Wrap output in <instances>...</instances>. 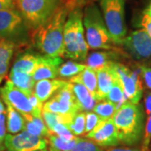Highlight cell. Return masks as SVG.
<instances>
[{"label": "cell", "instance_id": "obj_24", "mask_svg": "<svg viewBox=\"0 0 151 151\" xmlns=\"http://www.w3.org/2000/svg\"><path fill=\"white\" fill-rule=\"evenodd\" d=\"M112 55H113L112 52L109 53L106 51L93 52L91 55H87L86 59V65L87 67L97 71V70H100L103 67L107 66L111 61H113L112 60L113 58Z\"/></svg>", "mask_w": 151, "mask_h": 151}, {"label": "cell", "instance_id": "obj_33", "mask_svg": "<svg viewBox=\"0 0 151 151\" xmlns=\"http://www.w3.org/2000/svg\"><path fill=\"white\" fill-rule=\"evenodd\" d=\"M151 142V114L148 116V119L145 124V132L142 139V145H141V150L150 151V145Z\"/></svg>", "mask_w": 151, "mask_h": 151}, {"label": "cell", "instance_id": "obj_43", "mask_svg": "<svg viewBox=\"0 0 151 151\" xmlns=\"http://www.w3.org/2000/svg\"><path fill=\"white\" fill-rule=\"evenodd\" d=\"M48 151H60L58 150H56V149H55V148H53V147H50V149L48 150Z\"/></svg>", "mask_w": 151, "mask_h": 151}, {"label": "cell", "instance_id": "obj_20", "mask_svg": "<svg viewBox=\"0 0 151 151\" xmlns=\"http://www.w3.org/2000/svg\"><path fill=\"white\" fill-rule=\"evenodd\" d=\"M70 83H80L92 93L94 97H96L97 91V80L96 71L86 66V69L80 72L78 75L75 76L69 79Z\"/></svg>", "mask_w": 151, "mask_h": 151}, {"label": "cell", "instance_id": "obj_47", "mask_svg": "<svg viewBox=\"0 0 151 151\" xmlns=\"http://www.w3.org/2000/svg\"><path fill=\"white\" fill-rule=\"evenodd\" d=\"M150 145H151V142H150Z\"/></svg>", "mask_w": 151, "mask_h": 151}, {"label": "cell", "instance_id": "obj_3", "mask_svg": "<svg viewBox=\"0 0 151 151\" xmlns=\"http://www.w3.org/2000/svg\"><path fill=\"white\" fill-rule=\"evenodd\" d=\"M64 56L84 61L88 55V45L83 27V13L79 7L69 11L64 28Z\"/></svg>", "mask_w": 151, "mask_h": 151}, {"label": "cell", "instance_id": "obj_36", "mask_svg": "<svg viewBox=\"0 0 151 151\" xmlns=\"http://www.w3.org/2000/svg\"><path fill=\"white\" fill-rule=\"evenodd\" d=\"M140 75L147 88L151 90V67L146 65H139Z\"/></svg>", "mask_w": 151, "mask_h": 151}, {"label": "cell", "instance_id": "obj_31", "mask_svg": "<svg viewBox=\"0 0 151 151\" xmlns=\"http://www.w3.org/2000/svg\"><path fill=\"white\" fill-rule=\"evenodd\" d=\"M70 151H105L102 147L97 145L88 139L78 138L77 143Z\"/></svg>", "mask_w": 151, "mask_h": 151}, {"label": "cell", "instance_id": "obj_40", "mask_svg": "<svg viewBox=\"0 0 151 151\" xmlns=\"http://www.w3.org/2000/svg\"><path fill=\"white\" fill-rule=\"evenodd\" d=\"M15 4L10 0H0V10L15 9Z\"/></svg>", "mask_w": 151, "mask_h": 151}, {"label": "cell", "instance_id": "obj_2", "mask_svg": "<svg viewBox=\"0 0 151 151\" xmlns=\"http://www.w3.org/2000/svg\"><path fill=\"white\" fill-rule=\"evenodd\" d=\"M144 119L145 114L140 104H134L127 101L116 110L112 119L120 144L134 146L142 140Z\"/></svg>", "mask_w": 151, "mask_h": 151}, {"label": "cell", "instance_id": "obj_7", "mask_svg": "<svg viewBox=\"0 0 151 151\" xmlns=\"http://www.w3.org/2000/svg\"><path fill=\"white\" fill-rule=\"evenodd\" d=\"M30 29L17 9L0 10V39L24 45L30 39Z\"/></svg>", "mask_w": 151, "mask_h": 151}, {"label": "cell", "instance_id": "obj_46", "mask_svg": "<svg viewBox=\"0 0 151 151\" xmlns=\"http://www.w3.org/2000/svg\"><path fill=\"white\" fill-rule=\"evenodd\" d=\"M2 81H3V79H1V78H0V82H1Z\"/></svg>", "mask_w": 151, "mask_h": 151}, {"label": "cell", "instance_id": "obj_19", "mask_svg": "<svg viewBox=\"0 0 151 151\" xmlns=\"http://www.w3.org/2000/svg\"><path fill=\"white\" fill-rule=\"evenodd\" d=\"M40 59V55L25 53L19 56L14 61L11 70L32 75Z\"/></svg>", "mask_w": 151, "mask_h": 151}, {"label": "cell", "instance_id": "obj_25", "mask_svg": "<svg viewBox=\"0 0 151 151\" xmlns=\"http://www.w3.org/2000/svg\"><path fill=\"white\" fill-rule=\"evenodd\" d=\"M126 99H127V97L124 94L122 83L119 80V75H118L117 77L114 79L113 86L108 92V96L106 97V100L113 103L117 107V108H119L121 105H123L125 102H127Z\"/></svg>", "mask_w": 151, "mask_h": 151}, {"label": "cell", "instance_id": "obj_8", "mask_svg": "<svg viewBox=\"0 0 151 151\" xmlns=\"http://www.w3.org/2000/svg\"><path fill=\"white\" fill-rule=\"evenodd\" d=\"M42 111L70 117H74L76 113L81 112L76 102L75 96L69 81L56 92L50 100L44 103Z\"/></svg>", "mask_w": 151, "mask_h": 151}, {"label": "cell", "instance_id": "obj_35", "mask_svg": "<svg viewBox=\"0 0 151 151\" xmlns=\"http://www.w3.org/2000/svg\"><path fill=\"white\" fill-rule=\"evenodd\" d=\"M6 128V113L0 114V151H5L4 140L7 134Z\"/></svg>", "mask_w": 151, "mask_h": 151}, {"label": "cell", "instance_id": "obj_32", "mask_svg": "<svg viewBox=\"0 0 151 151\" xmlns=\"http://www.w3.org/2000/svg\"><path fill=\"white\" fill-rule=\"evenodd\" d=\"M51 134H54L56 136H58L60 139L64 141H71L76 138V136L72 134L67 124H58L57 125H55Z\"/></svg>", "mask_w": 151, "mask_h": 151}, {"label": "cell", "instance_id": "obj_16", "mask_svg": "<svg viewBox=\"0 0 151 151\" xmlns=\"http://www.w3.org/2000/svg\"><path fill=\"white\" fill-rule=\"evenodd\" d=\"M67 83V81L60 79H45L37 81L34 86V94L41 103H44L47 102Z\"/></svg>", "mask_w": 151, "mask_h": 151}, {"label": "cell", "instance_id": "obj_45", "mask_svg": "<svg viewBox=\"0 0 151 151\" xmlns=\"http://www.w3.org/2000/svg\"><path fill=\"white\" fill-rule=\"evenodd\" d=\"M39 151H48V150H47V149H45V150H39Z\"/></svg>", "mask_w": 151, "mask_h": 151}, {"label": "cell", "instance_id": "obj_17", "mask_svg": "<svg viewBox=\"0 0 151 151\" xmlns=\"http://www.w3.org/2000/svg\"><path fill=\"white\" fill-rule=\"evenodd\" d=\"M70 86L80 111L87 113L93 110L97 101L86 86L80 83H70Z\"/></svg>", "mask_w": 151, "mask_h": 151}, {"label": "cell", "instance_id": "obj_44", "mask_svg": "<svg viewBox=\"0 0 151 151\" xmlns=\"http://www.w3.org/2000/svg\"><path fill=\"white\" fill-rule=\"evenodd\" d=\"M10 1H12V2H13V3H14V4H15V3H16V1H17V0H10Z\"/></svg>", "mask_w": 151, "mask_h": 151}, {"label": "cell", "instance_id": "obj_27", "mask_svg": "<svg viewBox=\"0 0 151 151\" xmlns=\"http://www.w3.org/2000/svg\"><path fill=\"white\" fill-rule=\"evenodd\" d=\"M85 64H81L74 61H67L64 64H61L58 70V76L62 78H71L78 75L80 72L86 69Z\"/></svg>", "mask_w": 151, "mask_h": 151}, {"label": "cell", "instance_id": "obj_13", "mask_svg": "<svg viewBox=\"0 0 151 151\" xmlns=\"http://www.w3.org/2000/svg\"><path fill=\"white\" fill-rule=\"evenodd\" d=\"M85 138L102 148L115 147L120 144L112 119L100 120L97 126L85 135Z\"/></svg>", "mask_w": 151, "mask_h": 151}, {"label": "cell", "instance_id": "obj_39", "mask_svg": "<svg viewBox=\"0 0 151 151\" xmlns=\"http://www.w3.org/2000/svg\"><path fill=\"white\" fill-rule=\"evenodd\" d=\"M145 107L146 114L150 116L151 114V92H146L145 96Z\"/></svg>", "mask_w": 151, "mask_h": 151}, {"label": "cell", "instance_id": "obj_11", "mask_svg": "<svg viewBox=\"0 0 151 151\" xmlns=\"http://www.w3.org/2000/svg\"><path fill=\"white\" fill-rule=\"evenodd\" d=\"M4 145L6 151H39L47 148L48 140L22 131L15 134H7Z\"/></svg>", "mask_w": 151, "mask_h": 151}, {"label": "cell", "instance_id": "obj_18", "mask_svg": "<svg viewBox=\"0 0 151 151\" xmlns=\"http://www.w3.org/2000/svg\"><path fill=\"white\" fill-rule=\"evenodd\" d=\"M6 108V128L9 134H15L24 130V119L7 102L3 101Z\"/></svg>", "mask_w": 151, "mask_h": 151}, {"label": "cell", "instance_id": "obj_1", "mask_svg": "<svg viewBox=\"0 0 151 151\" xmlns=\"http://www.w3.org/2000/svg\"><path fill=\"white\" fill-rule=\"evenodd\" d=\"M68 13V6L61 5L44 24L33 30L32 41L45 55L64 56V28Z\"/></svg>", "mask_w": 151, "mask_h": 151}, {"label": "cell", "instance_id": "obj_14", "mask_svg": "<svg viewBox=\"0 0 151 151\" xmlns=\"http://www.w3.org/2000/svg\"><path fill=\"white\" fill-rule=\"evenodd\" d=\"M61 64L62 58L60 56L53 57L47 55H40V61L32 74L34 81L55 79L58 76V70Z\"/></svg>", "mask_w": 151, "mask_h": 151}, {"label": "cell", "instance_id": "obj_26", "mask_svg": "<svg viewBox=\"0 0 151 151\" xmlns=\"http://www.w3.org/2000/svg\"><path fill=\"white\" fill-rule=\"evenodd\" d=\"M42 119H43L45 124H46V127L48 128L49 131L51 133L55 125L58 124H70V121L74 117H70V116H66V115H61V114H57V113H48V112H45L42 111Z\"/></svg>", "mask_w": 151, "mask_h": 151}, {"label": "cell", "instance_id": "obj_5", "mask_svg": "<svg viewBox=\"0 0 151 151\" xmlns=\"http://www.w3.org/2000/svg\"><path fill=\"white\" fill-rule=\"evenodd\" d=\"M62 0H17V10L30 30L44 24L61 6Z\"/></svg>", "mask_w": 151, "mask_h": 151}, {"label": "cell", "instance_id": "obj_38", "mask_svg": "<svg viewBox=\"0 0 151 151\" xmlns=\"http://www.w3.org/2000/svg\"><path fill=\"white\" fill-rule=\"evenodd\" d=\"M105 151H142L140 148H135V147H128V146H123V147H110L107 148Z\"/></svg>", "mask_w": 151, "mask_h": 151}, {"label": "cell", "instance_id": "obj_42", "mask_svg": "<svg viewBox=\"0 0 151 151\" xmlns=\"http://www.w3.org/2000/svg\"><path fill=\"white\" fill-rule=\"evenodd\" d=\"M145 9H146V11H147V12H148V13L150 14V16H151V1H150V2L149 5H148V7L146 8Z\"/></svg>", "mask_w": 151, "mask_h": 151}, {"label": "cell", "instance_id": "obj_41", "mask_svg": "<svg viewBox=\"0 0 151 151\" xmlns=\"http://www.w3.org/2000/svg\"><path fill=\"white\" fill-rule=\"evenodd\" d=\"M6 113V108H5V105L4 102L2 101V98L0 97V114L1 113Z\"/></svg>", "mask_w": 151, "mask_h": 151}, {"label": "cell", "instance_id": "obj_10", "mask_svg": "<svg viewBox=\"0 0 151 151\" xmlns=\"http://www.w3.org/2000/svg\"><path fill=\"white\" fill-rule=\"evenodd\" d=\"M123 45L135 60L145 61L151 59V38L144 29H138L126 35Z\"/></svg>", "mask_w": 151, "mask_h": 151}, {"label": "cell", "instance_id": "obj_29", "mask_svg": "<svg viewBox=\"0 0 151 151\" xmlns=\"http://www.w3.org/2000/svg\"><path fill=\"white\" fill-rule=\"evenodd\" d=\"M85 125H86V113L79 112L76 114L67 126L69 127L72 134L76 137H78L82 134H85Z\"/></svg>", "mask_w": 151, "mask_h": 151}, {"label": "cell", "instance_id": "obj_4", "mask_svg": "<svg viewBox=\"0 0 151 151\" xmlns=\"http://www.w3.org/2000/svg\"><path fill=\"white\" fill-rule=\"evenodd\" d=\"M83 26L88 48L92 50H110L112 40L102 14L95 4L86 6L83 13Z\"/></svg>", "mask_w": 151, "mask_h": 151}, {"label": "cell", "instance_id": "obj_6", "mask_svg": "<svg viewBox=\"0 0 151 151\" xmlns=\"http://www.w3.org/2000/svg\"><path fill=\"white\" fill-rule=\"evenodd\" d=\"M106 27L112 42L123 45L127 35L125 23V0H98Z\"/></svg>", "mask_w": 151, "mask_h": 151}, {"label": "cell", "instance_id": "obj_28", "mask_svg": "<svg viewBox=\"0 0 151 151\" xmlns=\"http://www.w3.org/2000/svg\"><path fill=\"white\" fill-rule=\"evenodd\" d=\"M118 108L113 104L108 101H100L97 103L93 108V113L98 116L100 120H107L113 119V115Z\"/></svg>", "mask_w": 151, "mask_h": 151}, {"label": "cell", "instance_id": "obj_9", "mask_svg": "<svg viewBox=\"0 0 151 151\" xmlns=\"http://www.w3.org/2000/svg\"><path fill=\"white\" fill-rule=\"evenodd\" d=\"M115 69L122 83L124 94L129 102L139 104L143 95V83L140 70H133L126 65L115 62Z\"/></svg>", "mask_w": 151, "mask_h": 151}, {"label": "cell", "instance_id": "obj_34", "mask_svg": "<svg viewBox=\"0 0 151 151\" xmlns=\"http://www.w3.org/2000/svg\"><path fill=\"white\" fill-rule=\"evenodd\" d=\"M100 119L97 114L93 112H87L86 113V125H85V135L90 133L98 124Z\"/></svg>", "mask_w": 151, "mask_h": 151}, {"label": "cell", "instance_id": "obj_15", "mask_svg": "<svg viewBox=\"0 0 151 151\" xmlns=\"http://www.w3.org/2000/svg\"><path fill=\"white\" fill-rule=\"evenodd\" d=\"M97 80V91L96 101H104L113 86L118 73L115 69V61H111L107 66L96 71Z\"/></svg>", "mask_w": 151, "mask_h": 151}, {"label": "cell", "instance_id": "obj_23", "mask_svg": "<svg viewBox=\"0 0 151 151\" xmlns=\"http://www.w3.org/2000/svg\"><path fill=\"white\" fill-rule=\"evenodd\" d=\"M9 80L13 82L14 86L21 90L22 92H24L29 97L34 93V86L35 81H34L32 75L10 70Z\"/></svg>", "mask_w": 151, "mask_h": 151}, {"label": "cell", "instance_id": "obj_37", "mask_svg": "<svg viewBox=\"0 0 151 151\" xmlns=\"http://www.w3.org/2000/svg\"><path fill=\"white\" fill-rule=\"evenodd\" d=\"M141 25L143 27V29L151 38V16L150 15V14L146 11V9H145V11L143 12V14H142Z\"/></svg>", "mask_w": 151, "mask_h": 151}, {"label": "cell", "instance_id": "obj_21", "mask_svg": "<svg viewBox=\"0 0 151 151\" xmlns=\"http://www.w3.org/2000/svg\"><path fill=\"white\" fill-rule=\"evenodd\" d=\"M16 45L14 44L0 39V78L4 79L9 72L12 57Z\"/></svg>", "mask_w": 151, "mask_h": 151}, {"label": "cell", "instance_id": "obj_22", "mask_svg": "<svg viewBox=\"0 0 151 151\" xmlns=\"http://www.w3.org/2000/svg\"><path fill=\"white\" fill-rule=\"evenodd\" d=\"M24 119V126L23 131L41 138H47L50 134L42 118H36L32 115H29Z\"/></svg>", "mask_w": 151, "mask_h": 151}, {"label": "cell", "instance_id": "obj_12", "mask_svg": "<svg viewBox=\"0 0 151 151\" xmlns=\"http://www.w3.org/2000/svg\"><path fill=\"white\" fill-rule=\"evenodd\" d=\"M0 97L3 101L9 103L20 113L23 118L29 115L33 116V108L29 96L14 86L9 79L0 88Z\"/></svg>", "mask_w": 151, "mask_h": 151}, {"label": "cell", "instance_id": "obj_30", "mask_svg": "<svg viewBox=\"0 0 151 151\" xmlns=\"http://www.w3.org/2000/svg\"><path fill=\"white\" fill-rule=\"evenodd\" d=\"M79 137H76L71 141H64L60 139L58 136L54 134H50L47 137V140L50 144V146L60 151H70L71 150L76 144L77 143Z\"/></svg>", "mask_w": 151, "mask_h": 151}]
</instances>
